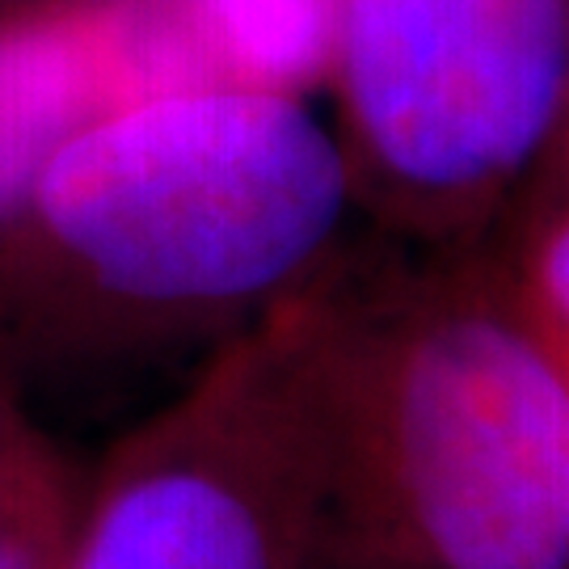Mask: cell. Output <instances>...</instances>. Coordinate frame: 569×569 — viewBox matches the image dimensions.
I'll list each match as a JSON object with an SVG mask.
<instances>
[{"label": "cell", "mask_w": 569, "mask_h": 569, "mask_svg": "<svg viewBox=\"0 0 569 569\" xmlns=\"http://www.w3.org/2000/svg\"><path fill=\"white\" fill-rule=\"evenodd\" d=\"M237 81L300 93L329 63V0H186Z\"/></svg>", "instance_id": "7"}, {"label": "cell", "mask_w": 569, "mask_h": 569, "mask_svg": "<svg viewBox=\"0 0 569 569\" xmlns=\"http://www.w3.org/2000/svg\"><path fill=\"white\" fill-rule=\"evenodd\" d=\"M489 244L523 321L569 376V186L523 194Z\"/></svg>", "instance_id": "8"}, {"label": "cell", "mask_w": 569, "mask_h": 569, "mask_svg": "<svg viewBox=\"0 0 569 569\" xmlns=\"http://www.w3.org/2000/svg\"><path fill=\"white\" fill-rule=\"evenodd\" d=\"M557 186H569V106L566 114H561V127H557V140H552L549 157L540 164L536 182L528 186V194L531 190H557Z\"/></svg>", "instance_id": "9"}, {"label": "cell", "mask_w": 569, "mask_h": 569, "mask_svg": "<svg viewBox=\"0 0 569 569\" xmlns=\"http://www.w3.org/2000/svg\"><path fill=\"white\" fill-rule=\"evenodd\" d=\"M350 173L300 93L207 81L114 106L0 241V380L47 388L211 355L338 262Z\"/></svg>", "instance_id": "1"}, {"label": "cell", "mask_w": 569, "mask_h": 569, "mask_svg": "<svg viewBox=\"0 0 569 569\" xmlns=\"http://www.w3.org/2000/svg\"><path fill=\"white\" fill-rule=\"evenodd\" d=\"M84 477L34 406L0 380V569L63 566Z\"/></svg>", "instance_id": "6"}, {"label": "cell", "mask_w": 569, "mask_h": 569, "mask_svg": "<svg viewBox=\"0 0 569 569\" xmlns=\"http://www.w3.org/2000/svg\"><path fill=\"white\" fill-rule=\"evenodd\" d=\"M317 498L321 409L296 296L110 443L60 569H305Z\"/></svg>", "instance_id": "4"}, {"label": "cell", "mask_w": 569, "mask_h": 569, "mask_svg": "<svg viewBox=\"0 0 569 569\" xmlns=\"http://www.w3.org/2000/svg\"><path fill=\"white\" fill-rule=\"evenodd\" d=\"M355 216L401 244L489 241L569 106V0H329Z\"/></svg>", "instance_id": "3"}, {"label": "cell", "mask_w": 569, "mask_h": 569, "mask_svg": "<svg viewBox=\"0 0 569 569\" xmlns=\"http://www.w3.org/2000/svg\"><path fill=\"white\" fill-rule=\"evenodd\" d=\"M321 498L305 569H569V376L489 241H350L305 291Z\"/></svg>", "instance_id": "2"}, {"label": "cell", "mask_w": 569, "mask_h": 569, "mask_svg": "<svg viewBox=\"0 0 569 569\" xmlns=\"http://www.w3.org/2000/svg\"><path fill=\"white\" fill-rule=\"evenodd\" d=\"M56 4H77V0H0V21L21 18V13H39V9H56Z\"/></svg>", "instance_id": "10"}, {"label": "cell", "mask_w": 569, "mask_h": 569, "mask_svg": "<svg viewBox=\"0 0 569 569\" xmlns=\"http://www.w3.org/2000/svg\"><path fill=\"white\" fill-rule=\"evenodd\" d=\"M207 81L237 77L186 0H77L0 21V241L84 127Z\"/></svg>", "instance_id": "5"}]
</instances>
